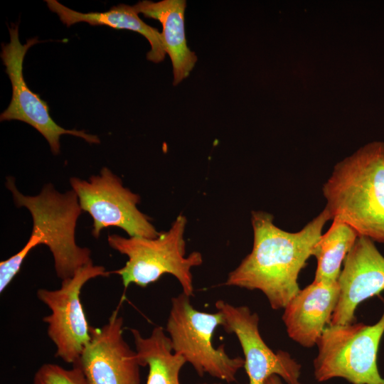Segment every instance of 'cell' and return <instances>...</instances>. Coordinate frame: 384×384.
I'll use <instances>...</instances> for the list:
<instances>
[{"instance_id":"obj_10","label":"cell","mask_w":384,"mask_h":384,"mask_svg":"<svg viewBox=\"0 0 384 384\" xmlns=\"http://www.w3.org/2000/svg\"><path fill=\"white\" fill-rule=\"evenodd\" d=\"M223 318L225 331L234 334L244 353V368L248 384H264L273 375L287 384H302L301 365L284 351H273L262 339L259 331V316L247 306H234L223 300L215 303Z\"/></svg>"},{"instance_id":"obj_14","label":"cell","mask_w":384,"mask_h":384,"mask_svg":"<svg viewBox=\"0 0 384 384\" xmlns=\"http://www.w3.org/2000/svg\"><path fill=\"white\" fill-rule=\"evenodd\" d=\"M138 14L159 21L163 27L164 49L173 66L174 85L187 78L198 58L187 46L185 31V0L141 1L134 5Z\"/></svg>"},{"instance_id":"obj_11","label":"cell","mask_w":384,"mask_h":384,"mask_svg":"<svg viewBox=\"0 0 384 384\" xmlns=\"http://www.w3.org/2000/svg\"><path fill=\"white\" fill-rule=\"evenodd\" d=\"M119 306L107 324L92 328L91 339L77 362L87 384H140V364L136 351L123 336Z\"/></svg>"},{"instance_id":"obj_19","label":"cell","mask_w":384,"mask_h":384,"mask_svg":"<svg viewBox=\"0 0 384 384\" xmlns=\"http://www.w3.org/2000/svg\"><path fill=\"white\" fill-rule=\"evenodd\" d=\"M264 384H282V383L279 376L273 375L268 378Z\"/></svg>"},{"instance_id":"obj_9","label":"cell","mask_w":384,"mask_h":384,"mask_svg":"<svg viewBox=\"0 0 384 384\" xmlns=\"http://www.w3.org/2000/svg\"><path fill=\"white\" fill-rule=\"evenodd\" d=\"M9 31L10 41L1 44V58L11 83L12 96L8 107L0 115L1 122L19 120L28 124L44 137L54 155L60 153V137L63 134L80 137L90 144H99L97 136L83 130L65 129L52 119L48 104L27 85L23 74L27 51L40 41L32 38L22 44L18 25H13Z\"/></svg>"},{"instance_id":"obj_3","label":"cell","mask_w":384,"mask_h":384,"mask_svg":"<svg viewBox=\"0 0 384 384\" xmlns=\"http://www.w3.org/2000/svg\"><path fill=\"white\" fill-rule=\"evenodd\" d=\"M6 186L15 205L27 208L32 217L30 238L21 250L24 255L27 256L38 245H46L53 255L57 276L62 280L92 262L90 249L79 247L75 242L77 221L82 210L73 190L62 193L48 183L38 195L25 196L11 176L6 178Z\"/></svg>"},{"instance_id":"obj_6","label":"cell","mask_w":384,"mask_h":384,"mask_svg":"<svg viewBox=\"0 0 384 384\" xmlns=\"http://www.w3.org/2000/svg\"><path fill=\"white\" fill-rule=\"evenodd\" d=\"M223 324L221 313H207L194 309L190 297L181 293L171 299L166 331L174 353L189 363L201 377L206 374L235 382L238 370L244 367V358L230 357L224 345L215 348L214 331Z\"/></svg>"},{"instance_id":"obj_4","label":"cell","mask_w":384,"mask_h":384,"mask_svg":"<svg viewBox=\"0 0 384 384\" xmlns=\"http://www.w3.org/2000/svg\"><path fill=\"white\" fill-rule=\"evenodd\" d=\"M186 218L179 214L168 230L160 232L154 238L109 235V245L128 258L123 267L111 273L120 276L125 289L131 284L145 287L162 275L170 274L178 281L183 293L193 296L191 270L203 260L202 254L197 251L186 255Z\"/></svg>"},{"instance_id":"obj_5","label":"cell","mask_w":384,"mask_h":384,"mask_svg":"<svg viewBox=\"0 0 384 384\" xmlns=\"http://www.w3.org/2000/svg\"><path fill=\"white\" fill-rule=\"evenodd\" d=\"M383 334L384 310L373 325L353 322L326 326L316 344V380L342 378L352 384H384L377 365Z\"/></svg>"},{"instance_id":"obj_17","label":"cell","mask_w":384,"mask_h":384,"mask_svg":"<svg viewBox=\"0 0 384 384\" xmlns=\"http://www.w3.org/2000/svg\"><path fill=\"white\" fill-rule=\"evenodd\" d=\"M358 236L348 224L332 220L313 250L312 256L316 260L314 282L332 284L338 281L343 261Z\"/></svg>"},{"instance_id":"obj_12","label":"cell","mask_w":384,"mask_h":384,"mask_svg":"<svg viewBox=\"0 0 384 384\" xmlns=\"http://www.w3.org/2000/svg\"><path fill=\"white\" fill-rule=\"evenodd\" d=\"M368 238L358 236L338 279L339 297L329 325L354 322L357 306L384 291V256Z\"/></svg>"},{"instance_id":"obj_1","label":"cell","mask_w":384,"mask_h":384,"mask_svg":"<svg viewBox=\"0 0 384 384\" xmlns=\"http://www.w3.org/2000/svg\"><path fill=\"white\" fill-rule=\"evenodd\" d=\"M329 220L331 216L324 208L302 230L291 233L278 228L272 214L252 211V250L228 274L225 284L259 290L272 309H284L299 292V274L312 256Z\"/></svg>"},{"instance_id":"obj_15","label":"cell","mask_w":384,"mask_h":384,"mask_svg":"<svg viewBox=\"0 0 384 384\" xmlns=\"http://www.w3.org/2000/svg\"><path fill=\"white\" fill-rule=\"evenodd\" d=\"M48 9L55 13L68 27L79 22L91 26H107L115 29L129 30L144 36L151 46L146 58L154 63L164 60L166 55L162 34L144 22L134 6L120 4L105 12L81 13L69 9L56 0H46Z\"/></svg>"},{"instance_id":"obj_7","label":"cell","mask_w":384,"mask_h":384,"mask_svg":"<svg viewBox=\"0 0 384 384\" xmlns=\"http://www.w3.org/2000/svg\"><path fill=\"white\" fill-rule=\"evenodd\" d=\"M70 183L82 210L92 218V234L95 238L108 227L119 228L129 237L154 238L159 235L150 218L138 209L140 196L124 187L107 167L89 180L73 177Z\"/></svg>"},{"instance_id":"obj_2","label":"cell","mask_w":384,"mask_h":384,"mask_svg":"<svg viewBox=\"0 0 384 384\" xmlns=\"http://www.w3.org/2000/svg\"><path fill=\"white\" fill-rule=\"evenodd\" d=\"M331 219L384 243V142L368 143L337 163L323 184Z\"/></svg>"},{"instance_id":"obj_13","label":"cell","mask_w":384,"mask_h":384,"mask_svg":"<svg viewBox=\"0 0 384 384\" xmlns=\"http://www.w3.org/2000/svg\"><path fill=\"white\" fill-rule=\"evenodd\" d=\"M338 297V281H313L300 289L284 308L282 316L289 337L305 348L316 345L330 324Z\"/></svg>"},{"instance_id":"obj_8","label":"cell","mask_w":384,"mask_h":384,"mask_svg":"<svg viewBox=\"0 0 384 384\" xmlns=\"http://www.w3.org/2000/svg\"><path fill=\"white\" fill-rule=\"evenodd\" d=\"M111 272L92 262L78 269L73 276L62 280L58 289H39L37 297L50 310L43 318L48 337L56 346V356L75 365L91 339V329L80 301L82 287L97 277H108Z\"/></svg>"},{"instance_id":"obj_18","label":"cell","mask_w":384,"mask_h":384,"mask_svg":"<svg viewBox=\"0 0 384 384\" xmlns=\"http://www.w3.org/2000/svg\"><path fill=\"white\" fill-rule=\"evenodd\" d=\"M33 384H87V382L77 364L71 369H66L57 364L45 363L36 371Z\"/></svg>"},{"instance_id":"obj_16","label":"cell","mask_w":384,"mask_h":384,"mask_svg":"<svg viewBox=\"0 0 384 384\" xmlns=\"http://www.w3.org/2000/svg\"><path fill=\"white\" fill-rule=\"evenodd\" d=\"M141 366H148L146 384H181L179 375L186 363L174 352L171 340L161 326H156L148 337L131 329Z\"/></svg>"},{"instance_id":"obj_20","label":"cell","mask_w":384,"mask_h":384,"mask_svg":"<svg viewBox=\"0 0 384 384\" xmlns=\"http://www.w3.org/2000/svg\"><path fill=\"white\" fill-rule=\"evenodd\" d=\"M200 384H208V383H200ZM211 384H222V383H211Z\"/></svg>"}]
</instances>
